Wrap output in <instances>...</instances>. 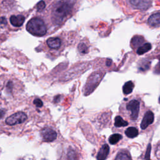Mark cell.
Masks as SVG:
<instances>
[{
  "label": "cell",
  "instance_id": "ba28073f",
  "mask_svg": "<svg viewBox=\"0 0 160 160\" xmlns=\"http://www.w3.org/2000/svg\"><path fill=\"white\" fill-rule=\"evenodd\" d=\"M25 18L23 15H13L10 17V22L12 25L16 27H20L24 22Z\"/></svg>",
  "mask_w": 160,
  "mask_h": 160
},
{
  "label": "cell",
  "instance_id": "3957f363",
  "mask_svg": "<svg viewBox=\"0 0 160 160\" xmlns=\"http://www.w3.org/2000/svg\"><path fill=\"white\" fill-rule=\"evenodd\" d=\"M27 115L23 112H17L6 119V123L8 125L13 126L21 124L27 119Z\"/></svg>",
  "mask_w": 160,
  "mask_h": 160
},
{
  "label": "cell",
  "instance_id": "9a60e30c",
  "mask_svg": "<svg viewBox=\"0 0 160 160\" xmlns=\"http://www.w3.org/2000/svg\"><path fill=\"white\" fill-rule=\"evenodd\" d=\"M151 49V44L149 43H145L143 46H139L137 50V54L142 55L144 53L149 52V51Z\"/></svg>",
  "mask_w": 160,
  "mask_h": 160
},
{
  "label": "cell",
  "instance_id": "7c38bea8",
  "mask_svg": "<svg viewBox=\"0 0 160 160\" xmlns=\"http://www.w3.org/2000/svg\"><path fill=\"white\" fill-rule=\"evenodd\" d=\"M144 42V38L141 36H134L131 40V46L133 48H136L140 46Z\"/></svg>",
  "mask_w": 160,
  "mask_h": 160
},
{
  "label": "cell",
  "instance_id": "d6986e66",
  "mask_svg": "<svg viewBox=\"0 0 160 160\" xmlns=\"http://www.w3.org/2000/svg\"><path fill=\"white\" fill-rule=\"evenodd\" d=\"M78 48L79 49V52L81 53L86 54V53H87L88 52V48L87 46L86 45L85 43H80Z\"/></svg>",
  "mask_w": 160,
  "mask_h": 160
},
{
  "label": "cell",
  "instance_id": "cb8c5ba5",
  "mask_svg": "<svg viewBox=\"0 0 160 160\" xmlns=\"http://www.w3.org/2000/svg\"><path fill=\"white\" fill-rule=\"evenodd\" d=\"M6 113V111L4 110H0V119L2 118Z\"/></svg>",
  "mask_w": 160,
  "mask_h": 160
},
{
  "label": "cell",
  "instance_id": "8992f818",
  "mask_svg": "<svg viewBox=\"0 0 160 160\" xmlns=\"http://www.w3.org/2000/svg\"><path fill=\"white\" fill-rule=\"evenodd\" d=\"M153 121H154V114L151 111H147L141 123V128L142 130H145L149 125L153 123Z\"/></svg>",
  "mask_w": 160,
  "mask_h": 160
},
{
  "label": "cell",
  "instance_id": "44dd1931",
  "mask_svg": "<svg viewBox=\"0 0 160 160\" xmlns=\"http://www.w3.org/2000/svg\"><path fill=\"white\" fill-rule=\"evenodd\" d=\"M151 144H149L147 147V149L146 151V154H145V160H150V153H151Z\"/></svg>",
  "mask_w": 160,
  "mask_h": 160
},
{
  "label": "cell",
  "instance_id": "ac0fdd59",
  "mask_svg": "<svg viewBox=\"0 0 160 160\" xmlns=\"http://www.w3.org/2000/svg\"><path fill=\"white\" fill-rule=\"evenodd\" d=\"M114 160H132L130 156L125 153H119Z\"/></svg>",
  "mask_w": 160,
  "mask_h": 160
},
{
  "label": "cell",
  "instance_id": "7402d4cb",
  "mask_svg": "<svg viewBox=\"0 0 160 160\" xmlns=\"http://www.w3.org/2000/svg\"><path fill=\"white\" fill-rule=\"evenodd\" d=\"M33 103L36 107H38V108L42 107L43 105V101L40 99H35L33 101Z\"/></svg>",
  "mask_w": 160,
  "mask_h": 160
},
{
  "label": "cell",
  "instance_id": "52a82bcc",
  "mask_svg": "<svg viewBox=\"0 0 160 160\" xmlns=\"http://www.w3.org/2000/svg\"><path fill=\"white\" fill-rule=\"evenodd\" d=\"M130 3L134 8L139 10L148 9L151 3V2L149 1H131Z\"/></svg>",
  "mask_w": 160,
  "mask_h": 160
},
{
  "label": "cell",
  "instance_id": "603a6c76",
  "mask_svg": "<svg viewBox=\"0 0 160 160\" xmlns=\"http://www.w3.org/2000/svg\"><path fill=\"white\" fill-rule=\"evenodd\" d=\"M6 23H7V21H6V18L4 17L0 18V24H1V25H4V26H5Z\"/></svg>",
  "mask_w": 160,
  "mask_h": 160
},
{
  "label": "cell",
  "instance_id": "4fadbf2b",
  "mask_svg": "<svg viewBox=\"0 0 160 160\" xmlns=\"http://www.w3.org/2000/svg\"><path fill=\"white\" fill-rule=\"evenodd\" d=\"M126 135L130 138H134L138 135V131L134 127H130L125 131Z\"/></svg>",
  "mask_w": 160,
  "mask_h": 160
},
{
  "label": "cell",
  "instance_id": "83f0119b",
  "mask_svg": "<svg viewBox=\"0 0 160 160\" xmlns=\"http://www.w3.org/2000/svg\"><path fill=\"white\" fill-rule=\"evenodd\" d=\"M18 160H24L23 159H22V158H20V159H19Z\"/></svg>",
  "mask_w": 160,
  "mask_h": 160
},
{
  "label": "cell",
  "instance_id": "e0dca14e",
  "mask_svg": "<svg viewBox=\"0 0 160 160\" xmlns=\"http://www.w3.org/2000/svg\"><path fill=\"white\" fill-rule=\"evenodd\" d=\"M121 139H122V136L120 134H114L109 138V142L111 145H115Z\"/></svg>",
  "mask_w": 160,
  "mask_h": 160
},
{
  "label": "cell",
  "instance_id": "7a4b0ae2",
  "mask_svg": "<svg viewBox=\"0 0 160 160\" xmlns=\"http://www.w3.org/2000/svg\"><path fill=\"white\" fill-rule=\"evenodd\" d=\"M27 29L29 33L35 36H42L46 33L47 29L45 23L40 18L31 19L27 24Z\"/></svg>",
  "mask_w": 160,
  "mask_h": 160
},
{
  "label": "cell",
  "instance_id": "9c48e42d",
  "mask_svg": "<svg viewBox=\"0 0 160 160\" xmlns=\"http://www.w3.org/2000/svg\"><path fill=\"white\" fill-rule=\"evenodd\" d=\"M109 152H110V147L107 144L103 145L98 153L97 159L105 160L109 154Z\"/></svg>",
  "mask_w": 160,
  "mask_h": 160
},
{
  "label": "cell",
  "instance_id": "30bf717a",
  "mask_svg": "<svg viewBox=\"0 0 160 160\" xmlns=\"http://www.w3.org/2000/svg\"><path fill=\"white\" fill-rule=\"evenodd\" d=\"M48 46L52 49H58L61 46V41L58 38H49L47 40Z\"/></svg>",
  "mask_w": 160,
  "mask_h": 160
},
{
  "label": "cell",
  "instance_id": "8fae6325",
  "mask_svg": "<svg viewBox=\"0 0 160 160\" xmlns=\"http://www.w3.org/2000/svg\"><path fill=\"white\" fill-rule=\"evenodd\" d=\"M148 24L151 27H156L160 24V12L156 13L149 18Z\"/></svg>",
  "mask_w": 160,
  "mask_h": 160
},
{
  "label": "cell",
  "instance_id": "277c9868",
  "mask_svg": "<svg viewBox=\"0 0 160 160\" xmlns=\"http://www.w3.org/2000/svg\"><path fill=\"white\" fill-rule=\"evenodd\" d=\"M127 110L131 112V118L133 120H136L138 116L139 111V102L133 100L127 105Z\"/></svg>",
  "mask_w": 160,
  "mask_h": 160
},
{
  "label": "cell",
  "instance_id": "5bb4252c",
  "mask_svg": "<svg viewBox=\"0 0 160 160\" xmlns=\"http://www.w3.org/2000/svg\"><path fill=\"white\" fill-rule=\"evenodd\" d=\"M133 88H134V84L132 81H130L126 82L123 87V91L124 94L126 95L130 94L131 93H132Z\"/></svg>",
  "mask_w": 160,
  "mask_h": 160
},
{
  "label": "cell",
  "instance_id": "2e32d148",
  "mask_svg": "<svg viewBox=\"0 0 160 160\" xmlns=\"http://www.w3.org/2000/svg\"><path fill=\"white\" fill-rule=\"evenodd\" d=\"M128 125L127 121L123 120L120 116H117L114 119V126L116 127H125Z\"/></svg>",
  "mask_w": 160,
  "mask_h": 160
},
{
  "label": "cell",
  "instance_id": "d4e9b609",
  "mask_svg": "<svg viewBox=\"0 0 160 160\" xmlns=\"http://www.w3.org/2000/svg\"><path fill=\"white\" fill-rule=\"evenodd\" d=\"M156 73H160V60H159V63H158V66L156 68Z\"/></svg>",
  "mask_w": 160,
  "mask_h": 160
},
{
  "label": "cell",
  "instance_id": "ffe728a7",
  "mask_svg": "<svg viewBox=\"0 0 160 160\" xmlns=\"http://www.w3.org/2000/svg\"><path fill=\"white\" fill-rule=\"evenodd\" d=\"M45 6H46V4H45V3H44V1H40L36 5L37 11L38 12L42 11L43 10H44V8H45Z\"/></svg>",
  "mask_w": 160,
  "mask_h": 160
},
{
  "label": "cell",
  "instance_id": "4316f807",
  "mask_svg": "<svg viewBox=\"0 0 160 160\" xmlns=\"http://www.w3.org/2000/svg\"><path fill=\"white\" fill-rule=\"evenodd\" d=\"M159 103L160 104V97H159Z\"/></svg>",
  "mask_w": 160,
  "mask_h": 160
},
{
  "label": "cell",
  "instance_id": "5b68a950",
  "mask_svg": "<svg viewBox=\"0 0 160 160\" xmlns=\"http://www.w3.org/2000/svg\"><path fill=\"white\" fill-rule=\"evenodd\" d=\"M41 136L45 142H52L56 139L57 134L56 131L49 128H44L41 131Z\"/></svg>",
  "mask_w": 160,
  "mask_h": 160
},
{
  "label": "cell",
  "instance_id": "6da1fadb",
  "mask_svg": "<svg viewBox=\"0 0 160 160\" xmlns=\"http://www.w3.org/2000/svg\"><path fill=\"white\" fill-rule=\"evenodd\" d=\"M73 6L72 1L58 2L52 10V21L57 24L61 23L71 13Z\"/></svg>",
  "mask_w": 160,
  "mask_h": 160
},
{
  "label": "cell",
  "instance_id": "484cf974",
  "mask_svg": "<svg viewBox=\"0 0 160 160\" xmlns=\"http://www.w3.org/2000/svg\"><path fill=\"white\" fill-rule=\"evenodd\" d=\"M111 60H108L106 62V65L107 66H111Z\"/></svg>",
  "mask_w": 160,
  "mask_h": 160
}]
</instances>
